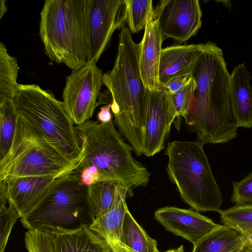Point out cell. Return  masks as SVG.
Returning <instances> with one entry per match:
<instances>
[{
    "label": "cell",
    "mask_w": 252,
    "mask_h": 252,
    "mask_svg": "<svg viewBox=\"0 0 252 252\" xmlns=\"http://www.w3.org/2000/svg\"><path fill=\"white\" fill-rule=\"evenodd\" d=\"M103 74L95 63L89 61L66 78L63 102L76 126L92 117L103 84Z\"/></svg>",
    "instance_id": "9c48e42d"
},
{
    "label": "cell",
    "mask_w": 252,
    "mask_h": 252,
    "mask_svg": "<svg viewBox=\"0 0 252 252\" xmlns=\"http://www.w3.org/2000/svg\"><path fill=\"white\" fill-rule=\"evenodd\" d=\"M197 55V44L172 45L162 49L159 81L164 88L173 77L190 73Z\"/></svg>",
    "instance_id": "ac0fdd59"
},
{
    "label": "cell",
    "mask_w": 252,
    "mask_h": 252,
    "mask_svg": "<svg viewBox=\"0 0 252 252\" xmlns=\"http://www.w3.org/2000/svg\"><path fill=\"white\" fill-rule=\"evenodd\" d=\"M192 78L191 72L175 76L167 82L164 88L169 94H177L186 88Z\"/></svg>",
    "instance_id": "4dcf8cb0"
},
{
    "label": "cell",
    "mask_w": 252,
    "mask_h": 252,
    "mask_svg": "<svg viewBox=\"0 0 252 252\" xmlns=\"http://www.w3.org/2000/svg\"><path fill=\"white\" fill-rule=\"evenodd\" d=\"M76 128L84 151V159L97 167L106 181H115L128 188L146 187L150 173L133 157L127 144L115 128L108 123L87 120Z\"/></svg>",
    "instance_id": "277c9868"
},
{
    "label": "cell",
    "mask_w": 252,
    "mask_h": 252,
    "mask_svg": "<svg viewBox=\"0 0 252 252\" xmlns=\"http://www.w3.org/2000/svg\"><path fill=\"white\" fill-rule=\"evenodd\" d=\"M115 181L98 183L89 187V194L95 219L106 214L115 202L117 186Z\"/></svg>",
    "instance_id": "603a6c76"
},
{
    "label": "cell",
    "mask_w": 252,
    "mask_h": 252,
    "mask_svg": "<svg viewBox=\"0 0 252 252\" xmlns=\"http://www.w3.org/2000/svg\"><path fill=\"white\" fill-rule=\"evenodd\" d=\"M176 118L169 94L161 87L155 91H148L147 116L144 133L142 153L151 157L160 152L172 124Z\"/></svg>",
    "instance_id": "7c38bea8"
},
{
    "label": "cell",
    "mask_w": 252,
    "mask_h": 252,
    "mask_svg": "<svg viewBox=\"0 0 252 252\" xmlns=\"http://www.w3.org/2000/svg\"><path fill=\"white\" fill-rule=\"evenodd\" d=\"M7 10L5 0H0V19H1Z\"/></svg>",
    "instance_id": "836d02e7"
},
{
    "label": "cell",
    "mask_w": 252,
    "mask_h": 252,
    "mask_svg": "<svg viewBox=\"0 0 252 252\" xmlns=\"http://www.w3.org/2000/svg\"><path fill=\"white\" fill-rule=\"evenodd\" d=\"M126 6V22L132 33L145 28L154 13L152 0H125Z\"/></svg>",
    "instance_id": "d4e9b609"
},
{
    "label": "cell",
    "mask_w": 252,
    "mask_h": 252,
    "mask_svg": "<svg viewBox=\"0 0 252 252\" xmlns=\"http://www.w3.org/2000/svg\"><path fill=\"white\" fill-rule=\"evenodd\" d=\"M56 178L25 176L5 181L8 203L22 219L31 212L45 196Z\"/></svg>",
    "instance_id": "5bb4252c"
},
{
    "label": "cell",
    "mask_w": 252,
    "mask_h": 252,
    "mask_svg": "<svg viewBox=\"0 0 252 252\" xmlns=\"http://www.w3.org/2000/svg\"><path fill=\"white\" fill-rule=\"evenodd\" d=\"M219 213L223 225L240 234L252 232V206L235 205Z\"/></svg>",
    "instance_id": "484cf974"
},
{
    "label": "cell",
    "mask_w": 252,
    "mask_h": 252,
    "mask_svg": "<svg viewBox=\"0 0 252 252\" xmlns=\"http://www.w3.org/2000/svg\"><path fill=\"white\" fill-rule=\"evenodd\" d=\"M92 0H46L39 35L45 53L75 70L90 61L89 15Z\"/></svg>",
    "instance_id": "3957f363"
},
{
    "label": "cell",
    "mask_w": 252,
    "mask_h": 252,
    "mask_svg": "<svg viewBox=\"0 0 252 252\" xmlns=\"http://www.w3.org/2000/svg\"><path fill=\"white\" fill-rule=\"evenodd\" d=\"M111 106V104L110 103L100 108V111L97 114V118L99 123H105L112 121Z\"/></svg>",
    "instance_id": "1f68e13d"
},
{
    "label": "cell",
    "mask_w": 252,
    "mask_h": 252,
    "mask_svg": "<svg viewBox=\"0 0 252 252\" xmlns=\"http://www.w3.org/2000/svg\"><path fill=\"white\" fill-rule=\"evenodd\" d=\"M82 159L73 161L66 158L36 128L18 116L11 147L0 160V181L25 176L57 178L71 173Z\"/></svg>",
    "instance_id": "ba28073f"
},
{
    "label": "cell",
    "mask_w": 252,
    "mask_h": 252,
    "mask_svg": "<svg viewBox=\"0 0 252 252\" xmlns=\"http://www.w3.org/2000/svg\"><path fill=\"white\" fill-rule=\"evenodd\" d=\"M140 47L128 28H122L114 66L103 74L102 79L112 96L111 109L115 123L138 156L143 154L148 102V90L139 69Z\"/></svg>",
    "instance_id": "7a4b0ae2"
},
{
    "label": "cell",
    "mask_w": 252,
    "mask_h": 252,
    "mask_svg": "<svg viewBox=\"0 0 252 252\" xmlns=\"http://www.w3.org/2000/svg\"><path fill=\"white\" fill-rule=\"evenodd\" d=\"M18 118L13 100L0 103V160L11 147Z\"/></svg>",
    "instance_id": "cb8c5ba5"
},
{
    "label": "cell",
    "mask_w": 252,
    "mask_h": 252,
    "mask_svg": "<svg viewBox=\"0 0 252 252\" xmlns=\"http://www.w3.org/2000/svg\"><path fill=\"white\" fill-rule=\"evenodd\" d=\"M73 172L82 185L88 187L98 183L106 181L99 169L85 161L84 158Z\"/></svg>",
    "instance_id": "f546056e"
},
{
    "label": "cell",
    "mask_w": 252,
    "mask_h": 252,
    "mask_svg": "<svg viewBox=\"0 0 252 252\" xmlns=\"http://www.w3.org/2000/svg\"><path fill=\"white\" fill-rule=\"evenodd\" d=\"M131 191L128 188L119 183L111 209L103 216L95 219L89 226L91 230L107 243L112 252H129L123 242L122 225L128 209L126 198Z\"/></svg>",
    "instance_id": "2e32d148"
},
{
    "label": "cell",
    "mask_w": 252,
    "mask_h": 252,
    "mask_svg": "<svg viewBox=\"0 0 252 252\" xmlns=\"http://www.w3.org/2000/svg\"><path fill=\"white\" fill-rule=\"evenodd\" d=\"M155 218L168 231L195 245L204 236L220 226L191 209L166 206L156 210Z\"/></svg>",
    "instance_id": "4fadbf2b"
},
{
    "label": "cell",
    "mask_w": 252,
    "mask_h": 252,
    "mask_svg": "<svg viewBox=\"0 0 252 252\" xmlns=\"http://www.w3.org/2000/svg\"><path fill=\"white\" fill-rule=\"evenodd\" d=\"M19 67L16 57L10 56L5 45L0 42V103L13 100L19 84Z\"/></svg>",
    "instance_id": "7402d4cb"
},
{
    "label": "cell",
    "mask_w": 252,
    "mask_h": 252,
    "mask_svg": "<svg viewBox=\"0 0 252 252\" xmlns=\"http://www.w3.org/2000/svg\"><path fill=\"white\" fill-rule=\"evenodd\" d=\"M241 252H252V247L246 246Z\"/></svg>",
    "instance_id": "d590c367"
},
{
    "label": "cell",
    "mask_w": 252,
    "mask_h": 252,
    "mask_svg": "<svg viewBox=\"0 0 252 252\" xmlns=\"http://www.w3.org/2000/svg\"><path fill=\"white\" fill-rule=\"evenodd\" d=\"M245 246L240 233L222 224L200 239L192 252H241Z\"/></svg>",
    "instance_id": "ffe728a7"
},
{
    "label": "cell",
    "mask_w": 252,
    "mask_h": 252,
    "mask_svg": "<svg viewBox=\"0 0 252 252\" xmlns=\"http://www.w3.org/2000/svg\"><path fill=\"white\" fill-rule=\"evenodd\" d=\"M95 219L89 187L72 171L56 178L41 201L20 221L28 229L56 234L89 227Z\"/></svg>",
    "instance_id": "5b68a950"
},
{
    "label": "cell",
    "mask_w": 252,
    "mask_h": 252,
    "mask_svg": "<svg viewBox=\"0 0 252 252\" xmlns=\"http://www.w3.org/2000/svg\"><path fill=\"white\" fill-rule=\"evenodd\" d=\"M163 39L181 43L194 36L201 26L202 11L198 0H162L154 9Z\"/></svg>",
    "instance_id": "30bf717a"
},
{
    "label": "cell",
    "mask_w": 252,
    "mask_h": 252,
    "mask_svg": "<svg viewBox=\"0 0 252 252\" xmlns=\"http://www.w3.org/2000/svg\"><path fill=\"white\" fill-rule=\"evenodd\" d=\"M195 87L196 83L192 78L190 83L180 92L173 94H169L171 107L176 116L173 123L178 130L180 129L181 117H184L186 122L189 117Z\"/></svg>",
    "instance_id": "4316f807"
},
{
    "label": "cell",
    "mask_w": 252,
    "mask_h": 252,
    "mask_svg": "<svg viewBox=\"0 0 252 252\" xmlns=\"http://www.w3.org/2000/svg\"><path fill=\"white\" fill-rule=\"evenodd\" d=\"M53 252H112L107 243L86 226L53 234Z\"/></svg>",
    "instance_id": "d6986e66"
},
{
    "label": "cell",
    "mask_w": 252,
    "mask_h": 252,
    "mask_svg": "<svg viewBox=\"0 0 252 252\" xmlns=\"http://www.w3.org/2000/svg\"><path fill=\"white\" fill-rule=\"evenodd\" d=\"M252 78L244 63L236 66L230 75V103L238 128H252Z\"/></svg>",
    "instance_id": "e0dca14e"
},
{
    "label": "cell",
    "mask_w": 252,
    "mask_h": 252,
    "mask_svg": "<svg viewBox=\"0 0 252 252\" xmlns=\"http://www.w3.org/2000/svg\"><path fill=\"white\" fill-rule=\"evenodd\" d=\"M191 73L196 83L190 114L186 122L203 144L225 143L236 137L229 98L230 74L222 50L215 43H199Z\"/></svg>",
    "instance_id": "6da1fadb"
},
{
    "label": "cell",
    "mask_w": 252,
    "mask_h": 252,
    "mask_svg": "<svg viewBox=\"0 0 252 252\" xmlns=\"http://www.w3.org/2000/svg\"><path fill=\"white\" fill-rule=\"evenodd\" d=\"M164 40L154 13L145 27L144 33L140 42L139 66L142 80L149 91L159 90V66L161 45Z\"/></svg>",
    "instance_id": "9a60e30c"
},
{
    "label": "cell",
    "mask_w": 252,
    "mask_h": 252,
    "mask_svg": "<svg viewBox=\"0 0 252 252\" xmlns=\"http://www.w3.org/2000/svg\"><path fill=\"white\" fill-rule=\"evenodd\" d=\"M125 0H92L89 15L90 61L96 63L113 33L126 22Z\"/></svg>",
    "instance_id": "8fae6325"
},
{
    "label": "cell",
    "mask_w": 252,
    "mask_h": 252,
    "mask_svg": "<svg viewBox=\"0 0 252 252\" xmlns=\"http://www.w3.org/2000/svg\"><path fill=\"white\" fill-rule=\"evenodd\" d=\"M0 205V252H4L12 229L19 218V214L9 203Z\"/></svg>",
    "instance_id": "83f0119b"
},
{
    "label": "cell",
    "mask_w": 252,
    "mask_h": 252,
    "mask_svg": "<svg viewBox=\"0 0 252 252\" xmlns=\"http://www.w3.org/2000/svg\"><path fill=\"white\" fill-rule=\"evenodd\" d=\"M124 244L129 252H160L156 240L148 235L127 209L123 220Z\"/></svg>",
    "instance_id": "44dd1931"
},
{
    "label": "cell",
    "mask_w": 252,
    "mask_h": 252,
    "mask_svg": "<svg viewBox=\"0 0 252 252\" xmlns=\"http://www.w3.org/2000/svg\"><path fill=\"white\" fill-rule=\"evenodd\" d=\"M241 234L246 246L252 247V232Z\"/></svg>",
    "instance_id": "d6a6232c"
},
{
    "label": "cell",
    "mask_w": 252,
    "mask_h": 252,
    "mask_svg": "<svg viewBox=\"0 0 252 252\" xmlns=\"http://www.w3.org/2000/svg\"><path fill=\"white\" fill-rule=\"evenodd\" d=\"M165 252H184V246L181 245L177 249L170 250Z\"/></svg>",
    "instance_id": "e575fe53"
},
{
    "label": "cell",
    "mask_w": 252,
    "mask_h": 252,
    "mask_svg": "<svg viewBox=\"0 0 252 252\" xmlns=\"http://www.w3.org/2000/svg\"><path fill=\"white\" fill-rule=\"evenodd\" d=\"M230 201L237 205L252 206V172L240 181H234Z\"/></svg>",
    "instance_id": "f1b7e54d"
},
{
    "label": "cell",
    "mask_w": 252,
    "mask_h": 252,
    "mask_svg": "<svg viewBox=\"0 0 252 252\" xmlns=\"http://www.w3.org/2000/svg\"><path fill=\"white\" fill-rule=\"evenodd\" d=\"M204 144L175 140L168 143L167 172L183 200L196 211L219 213L223 198L205 154Z\"/></svg>",
    "instance_id": "8992f818"
},
{
    "label": "cell",
    "mask_w": 252,
    "mask_h": 252,
    "mask_svg": "<svg viewBox=\"0 0 252 252\" xmlns=\"http://www.w3.org/2000/svg\"><path fill=\"white\" fill-rule=\"evenodd\" d=\"M13 103L20 117L40 132L66 158L84 157L80 139L63 101L35 84H19Z\"/></svg>",
    "instance_id": "52a82bcc"
}]
</instances>
